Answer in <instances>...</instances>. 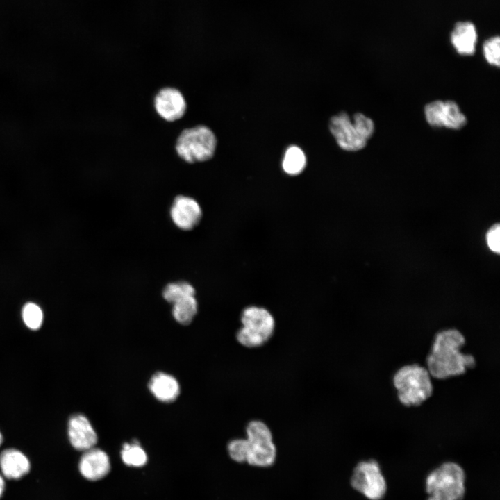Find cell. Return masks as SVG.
Here are the masks:
<instances>
[{
  "label": "cell",
  "mask_w": 500,
  "mask_h": 500,
  "mask_svg": "<svg viewBox=\"0 0 500 500\" xmlns=\"http://www.w3.org/2000/svg\"><path fill=\"white\" fill-rule=\"evenodd\" d=\"M465 344V336L456 328L437 333L426 360V367L431 377L444 380L461 376L474 368V357L462 352Z\"/></svg>",
  "instance_id": "1"
},
{
  "label": "cell",
  "mask_w": 500,
  "mask_h": 500,
  "mask_svg": "<svg viewBox=\"0 0 500 500\" xmlns=\"http://www.w3.org/2000/svg\"><path fill=\"white\" fill-rule=\"evenodd\" d=\"M245 432L246 438L228 442L230 457L236 462L253 466H271L276 458V448L268 426L260 420H252L247 424Z\"/></svg>",
  "instance_id": "2"
},
{
  "label": "cell",
  "mask_w": 500,
  "mask_h": 500,
  "mask_svg": "<svg viewBox=\"0 0 500 500\" xmlns=\"http://www.w3.org/2000/svg\"><path fill=\"white\" fill-rule=\"evenodd\" d=\"M392 383L398 400L406 407L419 406L433 394L431 376L426 367L417 363L399 368L393 376Z\"/></svg>",
  "instance_id": "3"
},
{
  "label": "cell",
  "mask_w": 500,
  "mask_h": 500,
  "mask_svg": "<svg viewBox=\"0 0 500 500\" xmlns=\"http://www.w3.org/2000/svg\"><path fill=\"white\" fill-rule=\"evenodd\" d=\"M329 129L341 149L356 151L366 147L374 133L375 126L371 118L361 112L351 118L342 112L331 118Z\"/></svg>",
  "instance_id": "4"
},
{
  "label": "cell",
  "mask_w": 500,
  "mask_h": 500,
  "mask_svg": "<svg viewBox=\"0 0 500 500\" xmlns=\"http://www.w3.org/2000/svg\"><path fill=\"white\" fill-rule=\"evenodd\" d=\"M178 156L189 164L210 160L215 152L217 138L205 125H197L183 130L175 142Z\"/></svg>",
  "instance_id": "5"
},
{
  "label": "cell",
  "mask_w": 500,
  "mask_h": 500,
  "mask_svg": "<svg viewBox=\"0 0 500 500\" xmlns=\"http://www.w3.org/2000/svg\"><path fill=\"white\" fill-rule=\"evenodd\" d=\"M465 474L456 462H447L432 471L426 479L427 500H462L465 496Z\"/></svg>",
  "instance_id": "6"
},
{
  "label": "cell",
  "mask_w": 500,
  "mask_h": 500,
  "mask_svg": "<svg viewBox=\"0 0 500 500\" xmlns=\"http://www.w3.org/2000/svg\"><path fill=\"white\" fill-rule=\"evenodd\" d=\"M242 326L236 333V340L247 348L262 346L272 338L275 319L266 308L257 306L244 308L241 312Z\"/></svg>",
  "instance_id": "7"
},
{
  "label": "cell",
  "mask_w": 500,
  "mask_h": 500,
  "mask_svg": "<svg viewBox=\"0 0 500 500\" xmlns=\"http://www.w3.org/2000/svg\"><path fill=\"white\" fill-rule=\"evenodd\" d=\"M351 485L370 500L381 499L387 490L386 482L378 462L372 459L357 464L351 475Z\"/></svg>",
  "instance_id": "8"
},
{
  "label": "cell",
  "mask_w": 500,
  "mask_h": 500,
  "mask_svg": "<svg viewBox=\"0 0 500 500\" xmlns=\"http://www.w3.org/2000/svg\"><path fill=\"white\" fill-rule=\"evenodd\" d=\"M424 112L427 123L432 127L458 130L467 122L459 106L451 100L433 101L424 106Z\"/></svg>",
  "instance_id": "9"
},
{
  "label": "cell",
  "mask_w": 500,
  "mask_h": 500,
  "mask_svg": "<svg viewBox=\"0 0 500 500\" xmlns=\"http://www.w3.org/2000/svg\"><path fill=\"white\" fill-rule=\"evenodd\" d=\"M153 106L160 117L166 122H173L184 116L187 110V102L178 89L165 87L156 94Z\"/></svg>",
  "instance_id": "10"
},
{
  "label": "cell",
  "mask_w": 500,
  "mask_h": 500,
  "mask_svg": "<svg viewBox=\"0 0 500 500\" xmlns=\"http://www.w3.org/2000/svg\"><path fill=\"white\" fill-rule=\"evenodd\" d=\"M170 217L178 228L190 231L199 223L202 217V210L194 199L188 196L178 195L172 204Z\"/></svg>",
  "instance_id": "11"
},
{
  "label": "cell",
  "mask_w": 500,
  "mask_h": 500,
  "mask_svg": "<svg viewBox=\"0 0 500 500\" xmlns=\"http://www.w3.org/2000/svg\"><path fill=\"white\" fill-rule=\"evenodd\" d=\"M68 438L76 450L85 451L93 448L97 435L89 419L83 415L75 414L68 421Z\"/></svg>",
  "instance_id": "12"
},
{
  "label": "cell",
  "mask_w": 500,
  "mask_h": 500,
  "mask_svg": "<svg viewBox=\"0 0 500 500\" xmlns=\"http://www.w3.org/2000/svg\"><path fill=\"white\" fill-rule=\"evenodd\" d=\"M83 452L78 465L81 474L91 481L103 478L110 469V460L106 453L94 447Z\"/></svg>",
  "instance_id": "13"
},
{
  "label": "cell",
  "mask_w": 500,
  "mask_h": 500,
  "mask_svg": "<svg viewBox=\"0 0 500 500\" xmlns=\"http://www.w3.org/2000/svg\"><path fill=\"white\" fill-rule=\"evenodd\" d=\"M0 468L4 477L8 479H19L28 473L31 464L24 453L10 448L1 453Z\"/></svg>",
  "instance_id": "14"
},
{
  "label": "cell",
  "mask_w": 500,
  "mask_h": 500,
  "mask_svg": "<svg viewBox=\"0 0 500 500\" xmlns=\"http://www.w3.org/2000/svg\"><path fill=\"white\" fill-rule=\"evenodd\" d=\"M451 42L460 55H473L477 42L474 25L469 22H458L451 32Z\"/></svg>",
  "instance_id": "15"
},
{
  "label": "cell",
  "mask_w": 500,
  "mask_h": 500,
  "mask_svg": "<svg viewBox=\"0 0 500 500\" xmlns=\"http://www.w3.org/2000/svg\"><path fill=\"white\" fill-rule=\"evenodd\" d=\"M149 388L158 400L165 403L172 402L180 393L178 381L173 376L164 372H157L151 376Z\"/></svg>",
  "instance_id": "16"
},
{
  "label": "cell",
  "mask_w": 500,
  "mask_h": 500,
  "mask_svg": "<svg viewBox=\"0 0 500 500\" xmlns=\"http://www.w3.org/2000/svg\"><path fill=\"white\" fill-rule=\"evenodd\" d=\"M198 310V303L195 296L183 298L173 303L172 315L181 324H189Z\"/></svg>",
  "instance_id": "17"
},
{
  "label": "cell",
  "mask_w": 500,
  "mask_h": 500,
  "mask_svg": "<svg viewBox=\"0 0 500 500\" xmlns=\"http://www.w3.org/2000/svg\"><path fill=\"white\" fill-rule=\"evenodd\" d=\"M306 165V157L303 151L297 146L288 147L282 162L283 171L288 175L297 176L301 174Z\"/></svg>",
  "instance_id": "18"
},
{
  "label": "cell",
  "mask_w": 500,
  "mask_h": 500,
  "mask_svg": "<svg viewBox=\"0 0 500 500\" xmlns=\"http://www.w3.org/2000/svg\"><path fill=\"white\" fill-rule=\"evenodd\" d=\"M190 296H195V289L188 282L178 281L167 284L162 290V297L170 303Z\"/></svg>",
  "instance_id": "19"
},
{
  "label": "cell",
  "mask_w": 500,
  "mask_h": 500,
  "mask_svg": "<svg viewBox=\"0 0 500 500\" xmlns=\"http://www.w3.org/2000/svg\"><path fill=\"white\" fill-rule=\"evenodd\" d=\"M123 462L129 466L141 467L146 464L147 456L144 450L135 442L126 443L121 451Z\"/></svg>",
  "instance_id": "20"
},
{
  "label": "cell",
  "mask_w": 500,
  "mask_h": 500,
  "mask_svg": "<svg viewBox=\"0 0 500 500\" xmlns=\"http://www.w3.org/2000/svg\"><path fill=\"white\" fill-rule=\"evenodd\" d=\"M22 316L26 327L31 330H38L42 324V310L34 303H28L23 307Z\"/></svg>",
  "instance_id": "21"
},
{
  "label": "cell",
  "mask_w": 500,
  "mask_h": 500,
  "mask_svg": "<svg viewBox=\"0 0 500 500\" xmlns=\"http://www.w3.org/2000/svg\"><path fill=\"white\" fill-rule=\"evenodd\" d=\"M483 54L486 61L492 66L500 65V39L499 36L488 39L483 44Z\"/></svg>",
  "instance_id": "22"
},
{
  "label": "cell",
  "mask_w": 500,
  "mask_h": 500,
  "mask_svg": "<svg viewBox=\"0 0 500 500\" xmlns=\"http://www.w3.org/2000/svg\"><path fill=\"white\" fill-rule=\"evenodd\" d=\"M499 230V224H495L490 227L486 234V242L488 247L492 251L497 253H499L500 251Z\"/></svg>",
  "instance_id": "23"
},
{
  "label": "cell",
  "mask_w": 500,
  "mask_h": 500,
  "mask_svg": "<svg viewBox=\"0 0 500 500\" xmlns=\"http://www.w3.org/2000/svg\"><path fill=\"white\" fill-rule=\"evenodd\" d=\"M5 489V481L2 475L0 474V498L2 496Z\"/></svg>",
  "instance_id": "24"
},
{
  "label": "cell",
  "mask_w": 500,
  "mask_h": 500,
  "mask_svg": "<svg viewBox=\"0 0 500 500\" xmlns=\"http://www.w3.org/2000/svg\"><path fill=\"white\" fill-rule=\"evenodd\" d=\"M2 442H3V435L0 431V446L1 445Z\"/></svg>",
  "instance_id": "25"
}]
</instances>
